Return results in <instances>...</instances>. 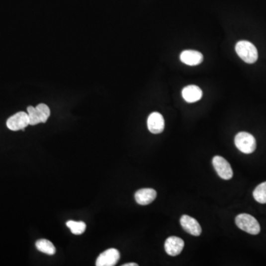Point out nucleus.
Instances as JSON below:
<instances>
[{
    "instance_id": "13",
    "label": "nucleus",
    "mask_w": 266,
    "mask_h": 266,
    "mask_svg": "<svg viewBox=\"0 0 266 266\" xmlns=\"http://www.w3.org/2000/svg\"><path fill=\"white\" fill-rule=\"evenodd\" d=\"M36 247L39 252L46 254L48 255H53L56 253V248L49 240L41 239L37 240L36 243Z\"/></svg>"
},
{
    "instance_id": "1",
    "label": "nucleus",
    "mask_w": 266,
    "mask_h": 266,
    "mask_svg": "<svg viewBox=\"0 0 266 266\" xmlns=\"http://www.w3.org/2000/svg\"><path fill=\"white\" fill-rule=\"evenodd\" d=\"M235 51L242 60L248 64H253L258 59V52L256 47L248 42L240 41L235 46Z\"/></svg>"
},
{
    "instance_id": "4",
    "label": "nucleus",
    "mask_w": 266,
    "mask_h": 266,
    "mask_svg": "<svg viewBox=\"0 0 266 266\" xmlns=\"http://www.w3.org/2000/svg\"><path fill=\"white\" fill-rule=\"evenodd\" d=\"M212 164L217 175L223 180H230L233 177V171L229 163L221 156H214Z\"/></svg>"
},
{
    "instance_id": "7",
    "label": "nucleus",
    "mask_w": 266,
    "mask_h": 266,
    "mask_svg": "<svg viewBox=\"0 0 266 266\" xmlns=\"http://www.w3.org/2000/svg\"><path fill=\"white\" fill-rule=\"evenodd\" d=\"M183 248H184V241L181 238L176 236L167 238L164 244L166 252L172 257L180 255Z\"/></svg>"
},
{
    "instance_id": "2",
    "label": "nucleus",
    "mask_w": 266,
    "mask_h": 266,
    "mask_svg": "<svg viewBox=\"0 0 266 266\" xmlns=\"http://www.w3.org/2000/svg\"><path fill=\"white\" fill-rule=\"evenodd\" d=\"M235 223L241 230L252 235L261 232V226L256 218L249 214H240L235 218Z\"/></svg>"
},
{
    "instance_id": "15",
    "label": "nucleus",
    "mask_w": 266,
    "mask_h": 266,
    "mask_svg": "<svg viewBox=\"0 0 266 266\" xmlns=\"http://www.w3.org/2000/svg\"><path fill=\"white\" fill-rule=\"evenodd\" d=\"M67 226L71 229L74 235H82L86 229V224L84 222H76L69 220L67 222Z\"/></svg>"
},
{
    "instance_id": "3",
    "label": "nucleus",
    "mask_w": 266,
    "mask_h": 266,
    "mask_svg": "<svg viewBox=\"0 0 266 266\" xmlns=\"http://www.w3.org/2000/svg\"><path fill=\"white\" fill-rule=\"evenodd\" d=\"M235 144L237 148L245 154H251L256 150V139L252 134L240 132L235 138Z\"/></svg>"
},
{
    "instance_id": "14",
    "label": "nucleus",
    "mask_w": 266,
    "mask_h": 266,
    "mask_svg": "<svg viewBox=\"0 0 266 266\" xmlns=\"http://www.w3.org/2000/svg\"><path fill=\"white\" fill-rule=\"evenodd\" d=\"M253 196L258 203L262 204L266 203V181L256 187L254 191Z\"/></svg>"
},
{
    "instance_id": "5",
    "label": "nucleus",
    "mask_w": 266,
    "mask_h": 266,
    "mask_svg": "<svg viewBox=\"0 0 266 266\" xmlns=\"http://www.w3.org/2000/svg\"><path fill=\"white\" fill-rule=\"evenodd\" d=\"M6 125L12 131L24 130L25 127L30 125L28 115L25 112H17L7 119Z\"/></svg>"
},
{
    "instance_id": "17",
    "label": "nucleus",
    "mask_w": 266,
    "mask_h": 266,
    "mask_svg": "<svg viewBox=\"0 0 266 266\" xmlns=\"http://www.w3.org/2000/svg\"><path fill=\"white\" fill-rule=\"evenodd\" d=\"M36 109L40 114L41 118H42V123H45L48 121V118L51 115V110L48 106L45 104H39L36 106Z\"/></svg>"
},
{
    "instance_id": "18",
    "label": "nucleus",
    "mask_w": 266,
    "mask_h": 266,
    "mask_svg": "<svg viewBox=\"0 0 266 266\" xmlns=\"http://www.w3.org/2000/svg\"><path fill=\"white\" fill-rule=\"evenodd\" d=\"M123 266H138V264H135V263H131V264H126L122 265Z\"/></svg>"
},
{
    "instance_id": "16",
    "label": "nucleus",
    "mask_w": 266,
    "mask_h": 266,
    "mask_svg": "<svg viewBox=\"0 0 266 266\" xmlns=\"http://www.w3.org/2000/svg\"><path fill=\"white\" fill-rule=\"evenodd\" d=\"M27 115L29 117V122L30 125H36V124L42 123V118H41L40 114L36 107L30 106L27 108Z\"/></svg>"
},
{
    "instance_id": "12",
    "label": "nucleus",
    "mask_w": 266,
    "mask_h": 266,
    "mask_svg": "<svg viewBox=\"0 0 266 266\" xmlns=\"http://www.w3.org/2000/svg\"><path fill=\"white\" fill-rule=\"evenodd\" d=\"M203 92L199 87L196 85H188L182 90V96L188 103H194L201 99Z\"/></svg>"
},
{
    "instance_id": "8",
    "label": "nucleus",
    "mask_w": 266,
    "mask_h": 266,
    "mask_svg": "<svg viewBox=\"0 0 266 266\" xmlns=\"http://www.w3.org/2000/svg\"><path fill=\"white\" fill-rule=\"evenodd\" d=\"M180 222L182 228L187 233L196 237L201 235V226L195 219L188 215H183L180 217Z\"/></svg>"
},
{
    "instance_id": "10",
    "label": "nucleus",
    "mask_w": 266,
    "mask_h": 266,
    "mask_svg": "<svg viewBox=\"0 0 266 266\" xmlns=\"http://www.w3.org/2000/svg\"><path fill=\"white\" fill-rule=\"evenodd\" d=\"M157 197V192L153 188H141L135 192V199L137 203L142 206L150 204Z\"/></svg>"
},
{
    "instance_id": "9",
    "label": "nucleus",
    "mask_w": 266,
    "mask_h": 266,
    "mask_svg": "<svg viewBox=\"0 0 266 266\" xmlns=\"http://www.w3.org/2000/svg\"><path fill=\"white\" fill-rule=\"evenodd\" d=\"M147 127L150 133L153 134L162 133L165 127V122H164L163 115L157 112L150 114L147 119Z\"/></svg>"
},
{
    "instance_id": "6",
    "label": "nucleus",
    "mask_w": 266,
    "mask_h": 266,
    "mask_svg": "<svg viewBox=\"0 0 266 266\" xmlns=\"http://www.w3.org/2000/svg\"><path fill=\"white\" fill-rule=\"evenodd\" d=\"M120 259V253L117 249H109L98 256L95 265L97 266H113Z\"/></svg>"
},
{
    "instance_id": "11",
    "label": "nucleus",
    "mask_w": 266,
    "mask_h": 266,
    "mask_svg": "<svg viewBox=\"0 0 266 266\" xmlns=\"http://www.w3.org/2000/svg\"><path fill=\"white\" fill-rule=\"evenodd\" d=\"M180 61L189 66H196L203 62V56L198 51L188 50L180 53Z\"/></svg>"
}]
</instances>
